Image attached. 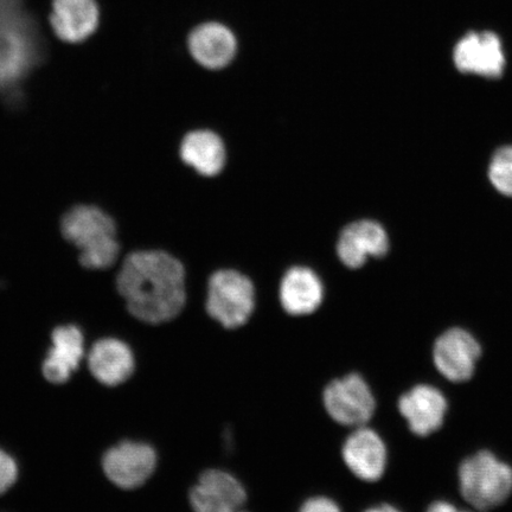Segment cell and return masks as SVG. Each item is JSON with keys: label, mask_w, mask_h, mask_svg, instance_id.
I'll use <instances>...</instances> for the list:
<instances>
[{"label": "cell", "mask_w": 512, "mask_h": 512, "mask_svg": "<svg viewBox=\"0 0 512 512\" xmlns=\"http://www.w3.org/2000/svg\"><path fill=\"white\" fill-rule=\"evenodd\" d=\"M117 287L128 312L146 324L171 322L187 303L181 262L160 251L128 255L118 274Z\"/></svg>", "instance_id": "cell-1"}, {"label": "cell", "mask_w": 512, "mask_h": 512, "mask_svg": "<svg viewBox=\"0 0 512 512\" xmlns=\"http://www.w3.org/2000/svg\"><path fill=\"white\" fill-rule=\"evenodd\" d=\"M89 373L106 387H118L131 379L136 358L128 345L117 338L96 342L87 356Z\"/></svg>", "instance_id": "cell-14"}, {"label": "cell", "mask_w": 512, "mask_h": 512, "mask_svg": "<svg viewBox=\"0 0 512 512\" xmlns=\"http://www.w3.org/2000/svg\"><path fill=\"white\" fill-rule=\"evenodd\" d=\"M489 177L501 194L512 197V146L497 151L490 165Z\"/></svg>", "instance_id": "cell-20"}, {"label": "cell", "mask_w": 512, "mask_h": 512, "mask_svg": "<svg viewBox=\"0 0 512 512\" xmlns=\"http://www.w3.org/2000/svg\"><path fill=\"white\" fill-rule=\"evenodd\" d=\"M50 343L42 363V375L54 386H61L72 379L85 358V336L76 325H61L51 334Z\"/></svg>", "instance_id": "cell-11"}, {"label": "cell", "mask_w": 512, "mask_h": 512, "mask_svg": "<svg viewBox=\"0 0 512 512\" xmlns=\"http://www.w3.org/2000/svg\"><path fill=\"white\" fill-rule=\"evenodd\" d=\"M99 18L95 0H54L50 23L60 40L80 43L98 29Z\"/></svg>", "instance_id": "cell-16"}, {"label": "cell", "mask_w": 512, "mask_h": 512, "mask_svg": "<svg viewBox=\"0 0 512 512\" xmlns=\"http://www.w3.org/2000/svg\"><path fill=\"white\" fill-rule=\"evenodd\" d=\"M389 241L386 230L374 221H358L345 227L337 243V253L349 268H360L370 256L387 254Z\"/></svg>", "instance_id": "cell-15"}, {"label": "cell", "mask_w": 512, "mask_h": 512, "mask_svg": "<svg viewBox=\"0 0 512 512\" xmlns=\"http://www.w3.org/2000/svg\"><path fill=\"white\" fill-rule=\"evenodd\" d=\"M298 512H342L341 508L331 498L325 496H315L302 504Z\"/></svg>", "instance_id": "cell-22"}, {"label": "cell", "mask_w": 512, "mask_h": 512, "mask_svg": "<svg viewBox=\"0 0 512 512\" xmlns=\"http://www.w3.org/2000/svg\"><path fill=\"white\" fill-rule=\"evenodd\" d=\"M44 54L40 25L25 9L24 0H0V95L17 99L23 81Z\"/></svg>", "instance_id": "cell-2"}, {"label": "cell", "mask_w": 512, "mask_h": 512, "mask_svg": "<svg viewBox=\"0 0 512 512\" xmlns=\"http://www.w3.org/2000/svg\"><path fill=\"white\" fill-rule=\"evenodd\" d=\"M482 354L477 339L469 332L454 328L441 335L433 348V362L439 373L448 381L462 383L475 374L476 364Z\"/></svg>", "instance_id": "cell-10"}, {"label": "cell", "mask_w": 512, "mask_h": 512, "mask_svg": "<svg viewBox=\"0 0 512 512\" xmlns=\"http://www.w3.org/2000/svg\"><path fill=\"white\" fill-rule=\"evenodd\" d=\"M206 307L208 315L224 329L241 328L255 310L252 281L239 272H216L209 280Z\"/></svg>", "instance_id": "cell-5"}, {"label": "cell", "mask_w": 512, "mask_h": 512, "mask_svg": "<svg viewBox=\"0 0 512 512\" xmlns=\"http://www.w3.org/2000/svg\"><path fill=\"white\" fill-rule=\"evenodd\" d=\"M18 475L16 460L0 448V496L6 494L16 484Z\"/></svg>", "instance_id": "cell-21"}, {"label": "cell", "mask_w": 512, "mask_h": 512, "mask_svg": "<svg viewBox=\"0 0 512 512\" xmlns=\"http://www.w3.org/2000/svg\"><path fill=\"white\" fill-rule=\"evenodd\" d=\"M427 512H467L454 507L453 504L448 502H435L428 508Z\"/></svg>", "instance_id": "cell-23"}, {"label": "cell", "mask_w": 512, "mask_h": 512, "mask_svg": "<svg viewBox=\"0 0 512 512\" xmlns=\"http://www.w3.org/2000/svg\"><path fill=\"white\" fill-rule=\"evenodd\" d=\"M102 470L117 488H142L157 470L158 454L150 444L126 440L110 448L102 458Z\"/></svg>", "instance_id": "cell-7"}, {"label": "cell", "mask_w": 512, "mask_h": 512, "mask_svg": "<svg viewBox=\"0 0 512 512\" xmlns=\"http://www.w3.org/2000/svg\"><path fill=\"white\" fill-rule=\"evenodd\" d=\"M181 156L198 174L211 177L219 175L226 163V149L217 134L195 131L184 138Z\"/></svg>", "instance_id": "cell-19"}, {"label": "cell", "mask_w": 512, "mask_h": 512, "mask_svg": "<svg viewBox=\"0 0 512 512\" xmlns=\"http://www.w3.org/2000/svg\"><path fill=\"white\" fill-rule=\"evenodd\" d=\"M453 61L464 74L501 78L505 68L501 38L492 31L470 32L454 47Z\"/></svg>", "instance_id": "cell-9"}, {"label": "cell", "mask_w": 512, "mask_h": 512, "mask_svg": "<svg viewBox=\"0 0 512 512\" xmlns=\"http://www.w3.org/2000/svg\"><path fill=\"white\" fill-rule=\"evenodd\" d=\"M279 297L288 315L309 316L322 305L324 287L315 272L305 267H294L281 281Z\"/></svg>", "instance_id": "cell-17"}, {"label": "cell", "mask_w": 512, "mask_h": 512, "mask_svg": "<svg viewBox=\"0 0 512 512\" xmlns=\"http://www.w3.org/2000/svg\"><path fill=\"white\" fill-rule=\"evenodd\" d=\"M399 411L414 434L427 437L443 426L447 401L439 389L420 384L401 396Z\"/></svg>", "instance_id": "cell-13"}, {"label": "cell", "mask_w": 512, "mask_h": 512, "mask_svg": "<svg viewBox=\"0 0 512 512\" xmlns=\"http://www.w3.org/2000/svg\"><path fill=\"white\" fill-rule=\"evenodd\" d=\"M189 47L192 56L203 67L220 69L234 59L236 40L228 28L219 23H208L192 31Z\"/></svg>", "instance_id": "cell-18"}, {"label": "cell", "mask_w": 512, "mask_h": 512, "mask_svg": "<svg viewBox=\"0 0 512 512\" xmlns=\"http://www.w3.org/2000/svg\"><path fill=\"white\" fill-rule=\"evenodd\" d=\"M248 494L238 477L221 469L201 473L189 492L194 512H249Z\"/></svg>", "instance_id": "cell-8"}, {"label": "cell", "mask_w": 512, "mask_h": 512, "mask_svg": "<svg viewBox=\"0 0 512 512\" xmlns=\"http://www.w3.org/2000/svg\"><path fill=\"white\" fill-rule=\"evenodd\" d=\"M61 232L79 249L81 265L89 270H106L118 259L117 227L112 217L98 207L82 204L67 211Z\"/></svg>", "instance_id": "cell-3"}, {"label": "cell", "mask_w": 512, "mask_h": 512, "mask_svg": "<svg viewBox=\"0 0 512 512\" xmlns=\"http://www.w3.org/2000/svg\"><path fill=\"white\" fill-rule=\"evenodd\" d=\"M364 512H401L389 504L379 505V507L370 508Z\"/></svg>", "instance_id": "cell-24"}, {"label": "cell", "mask_w": 512, "mask_h": 512, "mask_svg": "<svg viewBox=\"0 0 512 512\" xmlns=\"http://www.w3.org/2000/svg\"><path fill=\"white\" fill-rule=\"evenodd\" d=\"M459 488L473 508L494 509L511 495L512 469L495 454L478 452L460 465Z\"/></svg>", "instance_id": "cell-4"}, {"label": "cell", "mask_w": 512, "mask_h": 512, "mask_svg": "<svg viewBox=\"0 0 512 512\" xmlns=\"http://www.w3.org/2000/svg\"><path fill=\"white\" fill-rule=\"evenodd\" d=\"M348 470L364 482H377L387 467V447L382 438L367 426L355 428L342 447Z\"/></svg>", "instance_id": "cell-12"}, {"label": "cell", "mask_w": 512, "mask_h": 512, "mask_svg": "<svg viewBox=\"0 0 512 512\" xmlns=\"http://www.w3.org/2000/svg\"><path fill=\"white\" fill-rule=\"evenodd\" d=\"M323 406L336 424L352 428L366 426L376 411L375 396L360 374L331 381L323 392Z\"/></svg>", "instance_id": "cell-6"}]
</instances>
